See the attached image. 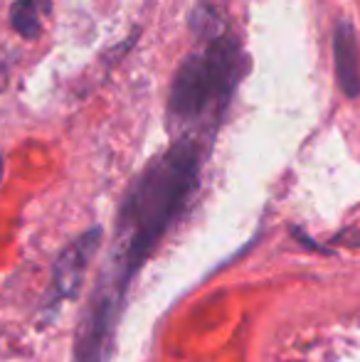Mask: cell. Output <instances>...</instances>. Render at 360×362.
<instances>
[{"mask_svg":"<svg viewBox=\"0 0 360 362\" xmlns=\"http://www.w3.org/2000/svg\"><path fill=\"white\" fill-rule=\"evenodd\" d=\"M200 168V144L192 136H182L136 177L121 200L114 247L106 269L96 281V291L84 318L101 328H114L116 308L131 279L139 274L146 259L153 254L166 232L173 227L190 197L195 195Z\"/></svg>","mask_w":360,"mask_h":362,"instance_id":"cell-1","label":"cell"},{"mask_svg":"<svg viewBox=\"0 0 360 362\" xmlns=\"http://www.w3.org/2000/svg\"><path fill=\"white\" fill-rule=\"evenodd\" d=\"M247 57L232 35H217L180 62L170 84L168 114L180 126L217 124L245 74Z\"/></svg>","mask_w":360,"mask_h":362,"instance_id":"cell-2","label":"cell"},{"mask_svg":"<svg viewBox=\"0 0 360 362\" xmlns=\"http://www.w3.org/2000/svg\"><path fill=\"white\" fill-rule=\"evenodd\" d=\"M101 244V229L91 227L82 237H77L67 249H62L57 264H54V276H52V300L50 305L59 303V300H72L79 293L82 279L87 274V267L91 259L96 257Z\"/></svg>","mask_w":360,"mask_h":362,"instance_id":"cell-3","label":"cell"},{"mask_svg":"<svg viewBox=\"0 0 360 362\" xmlns=\"http://www.w3.org/2000/svg\"><path fill=\"white\" fill-rule=\"evenodd\" d=\"M333 62L336 79L348 99L360 96V45L358 35L348 20H341L333 28Z\"/></svg>","mask_w":360,"mask_h":362,"instance_id":"cell-4","label":"cell"},{"mask_svg":"<svg viewBox=\"0 0 360 362\" xmlns=\"http://www.w3.org/2000/svg\"><path fill=\"white\" fill-rule=\"evenodd\" d=\"M50 8V0H15L10 8V23L15 33L25 40H37L42 33V13Z\"/></svg>","mask_w":360,"mask_h":362,"instance_id":"cell-5","label":"cell"},{"mask_svg":"<svg viewBox=\"0 0 360 362\" xmlns=\"http://www.w3.org/2000/svg\"><path fill=\"white\" fill-rule=\"evenodd\" d=\"M3 170H5V158L0 156V180H3Z\"/></svg>","mask_w":360,"mask_h":362,"instance_id":"cell-6","label":"cell"}]
</instances>
